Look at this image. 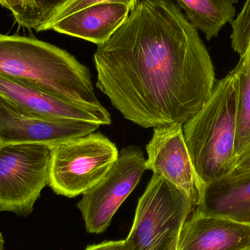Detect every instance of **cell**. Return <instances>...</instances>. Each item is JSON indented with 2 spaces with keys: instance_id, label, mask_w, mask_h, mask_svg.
Instances as JSON below:
<instances>
[{
  "instance_id": "9",
  "label": "cell",
  "mask_w": 250,
  "mask_h": 250,
  "mask_svg": "<svg viewBox=\"0 0 250 250\" xmlns=\"http://www.w3.org/2000/svg\"><path fill=\"white\" fill-rule=\"evenodd\" d=\"M97 123L51 120L26 114L0 97V144H39L52 147L98 130Z\"/></svg>"
},
{
  "instance_id": "8",
  "label": "cell",
  "mask_w": 250,
  "mask_h": 250,
  "mask_svg": "<svg viewBox=\"0 0 250 250\" xmlns=\"http://www.w3.org/2000/svg\"><path fill=\"white\" fill-rule=\"evenodd\" d=\"M148 158L146 168L161 176L183 191L196 207L203 185L197 175L185 141L183 125L172 124L154 128L146 146Z\"/></svg>"
},
{
  "instance_id": "22",
  "label": "cell",
  "mask_w": 250,
  "mask_h": 250,
  "mask_svg": "<svg viewBox=\"0 0 250 250\" xmlns=\"http://www.w3.org/2000/svg\"><path fill=\"white\" fill-rule=\"evenodd\" d=\"M4 240L2 235L0 233V250H4Z\"/></svg>"
},
{
  "instance_id": "24",
  "label": "cell",
  "mask_w": 250,
  "mask_h": 250,
  "mask_svg": "<svg viewBox=\"0 0 250 250\" xmlns=\"http://www.w3.org/2000/svg\"><path fill=\"white\" fill-rule=\"evenodd\" d=\"M250 250V249H249V250Z\"/></svg>"
},
{
  "instance_id": "20",
  "label": "cell",
  "mask_w": 250,
  "mask_h": 250,
  "mask_svg": "<svg viewBox=\"0 0 250 250\" xmlns=\"http://www.w3.org/2000/svg\"><path fill=\"white\" fill-rule=\"evenodd\" d=\"M250 174V143L236 157L234 167L228 176H239Z\"/></svg>"
},
{
  "instance_id": "15",
  "label": "cell",
  "mask_w": 250,
  "mask_h": 250,
  "mask_svg": "<svg viewBox=\"0 0 250 250\" xmlns=\"http://www.w3.org/2000/svg\"><path fill=\"white\" fill-rule=\"evenodd\" d=\"M239 79L237 128L235 152L237 157L250 143V42L248 49L240 56L234 69Z\"/></svg>"
},
{
  "instance_id": "21",
  "label": "cell",
  "mask_w": 250,
  "mask_h": 250,
  "mask_svg": "<svg viewBox=\"0 0 250 250\" xmlns=\"http://www.w3.org/2000/svg\"><path fill=\"white\" fill-rule=\"evenodd\" d=\"M85 250H128L126 241H111L98 245H91Z\"/></svg>"
},
{
  "instance_id": "6",
  "label": "cell",
  "mask_w": 250,
  "mask_h": 250,
  "mask_svg": "<svg viewBox=\"0 0 250 250\" xmlns=\"http://www.w3.org/2000/svg\"><path fill=\"white\" fill-rule=\"evenodd\" d=\"M51 147L0 144V212L26 217L49 183Z\"/></svg>"
},
{
  "instance_id": "19",
  "label": "cell",
  "mask_w": 250,
  "mask_h": 250,
  "mask_svg": "<svg viewBox=\"0 0 250 250\" xmlns=\"http://www.w3.org/2000/svg\"><path fill=\"white\" fill-rule=\"evenodd\" d=\"M67 0H35L33 27L36 32L45 31L51 18Z\"/></svg>"
},
{
  "instance_id": "3",
  "label": "cell",
  "mask_w": 250,
  "mask_h": 250,
  "mask_svg": "<svg viewBox=\"0 0 250 250\" xmlns=\"http://www.w3.org/2000/svg\"><path fill=\"white\" fill-rule=\"evenodd\" d=\"M239 79L234 70L214 85L199 112L183 125L185 141L203 186L228 176L236 162Z\"/></svg>"
},
{
  "instance_id": "13",
  "label": "cell",
  "mask_w": 250,
  "mask_h": 250,
  "mask_svg": "<svg viewBox=\"0 0 250 250\" xmlns=\"http://www.w3.org/2000/svg\"><path fill=\"white\" fill-rule=\"evenodd\" d=\"M130 12L124 4H98L57 21L48 30L81 38L98 45L111 38L125 23Z\"/></svg>"
},
{
  "instance_id": "12",
  "label": "cell",
  "mask_w": 250,
  "mask_h": 250,
  "mask_svg": "<svg viewBox=\"0 0 250 250\" xmlns=\"http://www.w3.org/2000/svg\"><path fill=\"white\" fill-rule=\"evenodd\" d=\"M194 211L250 226V174L226 176L204 185Z\"/></svg>"
},
{
  "instance_id": "4",
  "label": "cell",
  "mask_w": 250,
  "mask_h": 250,
  "mask_svg": "<svg viewBox=\"0 0 250 250\" xmlns=\"http://www.w3.org/2000/svg\"><path fill=\"white\" fill-rule=\"evenodd\" d=\"M193 207L183 191L153 173L125 239L128 250H170Z\"/></svg>"
},
{
  "instance_id": "5",
  "label": "cell",
  "mask_w": 250,
  "mask_h": 250,
  "mask_svg": "<svg viewBox=\"0 0 250 250\" xmlns=\"http://www.w3.org/2000/svg\"><path fill=\"white\" fill-rule=\"evenodd\" d=\"M118 148L101 132L51 148L48 186L57 195L75 198L99 183L119 157Z\"/></svg>"
},
{
  "instance_id": "17",
  "label": "cell",
  "mask_w": 250,
  "mask_h": 250,
  "mask_svg": "<svg viewBox=\"0 0 250 250\" xmlns=\"http://www.w3.org/2000/svg\"><path fill=\"white\" fill-rule=\"evenodd\" d=\"M107 3L124 4L129 7V10L132 11L136 7L138 0H67L51 18V20L45 26V31H48L50 26L57 21L67 17L73 13L80 11V10L87 8V7H92V6L107 4Z\"/></svg>"
},
{
  "instance_id": "16",
  "label": "cell",
  "mask_w": 250,
  "mask_h": 250,
  "mask_svg": "<svg viewBox=\"0 0 250 250\" xmlns=\"http://www.w3.org/2000/svg\"><path fill=\"white\" fill-rule=\"evenodd\" d=\"M230 23L232 48L239 55H243L250 42V0L245 1L240 13Z\"/></svg>"
},
{
  "instance_id": "18",
  "label": "cell",
  "mask_w": 250,
  "mask_h": 250,
  "mask_svg": "<svg viewBox=\"0 0 250 250\" xmlns=\"http://www.w3.org/2000/svg\"><path fill=\"white\" fill-rule=\"evenodd\" d=\"M0 4L10 11L19 26L32 29L35 0H0Z\"/></svg>"
},
{
  "instance_id": "14",
  "label": "cell",
  "mask_w": 250,
  "mask_h": 250,
  "mask_svg": "<svg viewBox=\"0 0 250 250\" xmlns=\"http://www.w3.org/2000/svg\"><path fill=\"white\" fill-rule=\"evenodd\" d=\"M179 8L197 30L211 41L219 35L223 26L236 16L238 0H176Z\"/></svg>"
},
{
  "instance_id": "10",
  "label": "cell",
  "mask_w": 250,
  "mask_h": 250,
  "mask_svg": "<svg viewBox=\"0 0 250 250\" xmlns=\"http://www.w3.org/2000/svg\"><path fill=\"white\" fill-rule=\"evenodd\" d=\"M0 97L26 114L51 120H82L109 125L111 115L40 90L19 81L0 76Z\"/></svg>"
},
{
  "instance_id": "23",
  "label": "cell",
  "mask_w": 250,
  "mask_h": 250,
  "mask_svg": "<svg viewBox=\"0 0 250 250\" xmlns=\"http://www.w3.org/2000/svg\"><path fill=\"white\" fill-rule=\"evenodd\" d=\"M178 241H179V239H176V240L173 242V245H171L169 250H177Z\"/></svg>"
},
{
  "instance_id": "2",
  "label": "cell",
  "mask_w": 250,
  "mask_h": 250,
  "mask_svg": "<svg viewBox=\"0 0 250 250\" xmlns=\"http://www.w3.org/2000/svg\"><path fill=\"white\" fill-rule=\"evenodd\" d=\"M0 76L92 109L105 108L90 70L74 56L37 38L0 34Z\"/></svg>"
},
{
  "instance_id": "11",
  "label": "cell",
  "mask_w": 250,
  "mask_h": 250,
  "mask_svg": "<svg viewBox=\"0 0 250 250\" xmlns=\"http://www.w3.org/2000/svg\"><path fill=\"white\" fill-rule=\"evenodd\" d=\"M250 249V226L194 211L182 227L177 250Z\"/></svg>"
},
{
  "instance_id": "1",
  "label": "cell",
  "mask_w": 250,
  "mask_h": 250,
  "mask_svg": "<svg viewBox=\"0 0 250 250\" xmlns=\"http://www.w3.org/2000/svg\"><path fill=\"white\" fill-rule=\"evenodd\" d=\"M96 86L144 128L184 125L209 99L215 72L198 31L171 0H141L94 54Z\"/></svg>"
},
{
  "instance_id": "7",
  "label": "cell",
  "mask_w": 250,
  "mask_h": 250,
  "mask_svg": "<svg viewBox=\"0 0 250 250\" xmlns=\"http://www.w3.org/2000/svg\"><path fill=\"white\" fill-rule=\"evenodd\" d=\"M146 158L140 147L123 148L117 161L106 176L83 194L78 204L89 233L105 231L117 210L130 195L142 178Z\"/></svg>"
}]
</instances>
